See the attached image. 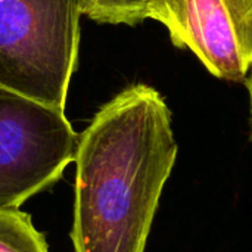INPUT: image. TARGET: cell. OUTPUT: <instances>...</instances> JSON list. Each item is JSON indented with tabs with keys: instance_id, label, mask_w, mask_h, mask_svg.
Here are the masks:
<instances>
[{
	"instance_id": "obj_1",
	"label": "cell",
	"mask_w": 252,
	"mask_h": 252,
	"mask_svg": "<svg viewBox=\"0 0 252 252\" xmlns=\"http://www.w3.org/2000/svg\"><path fill=\"white\" fill-rule=\"evenodd\" d=\"M177 152L157 89L133 84L106 102L77 142L74 252H145Z\"/></svg>"
},
{
	"instance_id": "obj_2",
	"label": "cell",
	"mask_w": 252,
	"mask_h": 252,
	"mask_svg": "<svg viewBox=\"0 0 252 252\" xmlns=\"http://www.w3.org/2000/svg\"><path fill=\"white\" fill-rule=\"evenodd\" d=\"M84 0H0V86L65 109Z\"/></svg>"
},
{
	"instance_id": "obj_3",
	"label": "cell",
	"mask_w": 252,
	"mask_h": 252,
	"mask_svg": "<svg viewBox=\"0 0 252 252\" xmlns=\"http://www.w3.org/2000/svg\"><path fill=\"white\" fill-rule=\"evenodd\" d=\"M77 142L63 109L0 86V210H16L58 183Z\"/></svg>"
},
{
	"instance_id": "obj_4",
	"label": "cell",
	"mask_w": 252,
	"mask_h": 252,
	"mask_svg": "<svg viewBox=\"0 0 252 252\" xmlns=\"http://www.w3.org/2000/svg\"><path fill=\"white\" fill-rule=\"evenodd\" d=\"M146 18L162 24L210 74L245 81L252 63V0H149Z\"/></svg>"
},
{
	"instance_id": "obj_5",
	"label": "cell",
	"mask_w": 252,
	"mask_h": 252,
	"mask_svg": "<svg viewBox=\"0 0 252 252\" xmlns=\"http://www.w3.org/2000/svg\"><path fill=\"white\" fill-rule=\"evenodd\" d=\"M0 252H49V245L28 213L0 210Z\"/></svg>"
},
{
	"instance_id": "obj_6",
	"label": "cell",
	"mask_w": 252,
	"mask_h": 252,
	"mask_svg": "<svg viewBox=\"0 0 252 252\" xmlns=\"http://www.w3.org/2000/svg\"><path fill=\"white\" fill-rule=\"evenodd\" d=\"M149 0H84L83 15L102 24L136 25L146 19Z\"/></svg>"
},
{
	"instance_id": "obj_7",
	"label": "cell",
	"mask_w": 252,
	"mask_h": 252,
	"mask_svg": "<svg viewBox=\"0 0 252 252\" xmlns=\"http://www.w3.org/2000/svg\"><path fill=\"white\" fill-rule=\"evenodd\" d=\"M245 84H247V89H248V93H250V109H251V127H252V63H251V68H250V72H248V75H247V78H245Z\"/></svg>"
}]
</instances>
